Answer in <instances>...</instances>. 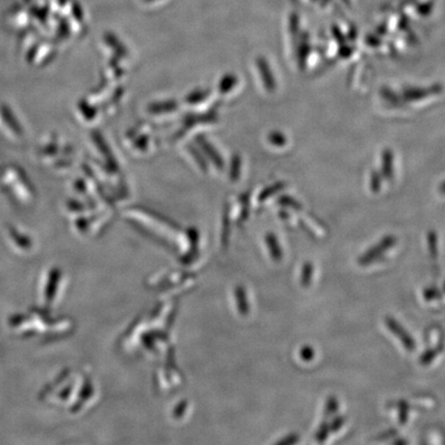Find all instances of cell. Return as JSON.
I'll use <instances>...</instances> for the list:
<instances>
[{
  "label": "cell",
  "instance_id": "obj_1",
  "mask_svg": "<svg viewBox=\"0 0 445 445\" xmlns=\"http://www.w3.org/2000/svg\"><path fill=\"white\" fill-rule=\"evenodd\" d=\"M396 242H397V240H396L394 236H385L381 242L375 244L372 248H369L364 255H362V256L358 258V264L362 265V266H366V265H369L370 263L379 260V259L383 256V253L390 250V248L396 244Z\"/></svg>",
  "mask_w": 445,
  "mask_h": 445
},
{
  "label": "cell",
  "instance_id": "obj_2",
  "mask_svg": "<svg viewBox=\"0 0 445 445\" xmlns=\"http://www.w3.org/2000/svg\"><path fill=\"white\" fill-rule=\"evenodd\" d=\"M385 325H387L388 328L390 329L392 333H393L395 336L398 337V339L402 343V345H404L405 349L408 352H413L417 347V343H415V339L410 336L408 332L403 328L402 326L397 322V320H394L393 318H390L388 316L385 318Z\"/></svg>",
  "mask_w": 445,
  "mask_h": 445
},
{
  "label": "cell",
  "instance_id": "obj_3",
  "mask_svg": "<svg viewBox=\"0 0 445 445\" xmlns=\"http://www.w3.org/2000/svg\"><path fill=\"white\" fill-rule=\"evenodd\" d=\"M442 349H444V345H440L439 347H436V349H427V351L421 355V358H419V362L423 365L430 364Z\"/></svg>",
  "mask_w": 445,
  "mask_h": 445
},
{
  "label": "cell",
  "instance_id": "obj_4",
  "mask_svg": "<svg viewBox=\"0 0 445 445\" xmlns=\"http://www.w3.org/2000/svg\"><path fill=\"white\" fill-rule=\"evenodd\" d=\"M312 275H314V266L311 263L307 262L303 265L302 273H301V284L303 287H309L311 284Z\"/></svg>",
  "mask_w": 445,
  "mask_h": 445
},
{
  "label": "cell",
  "instance_id": "obj_5",
  "mask_svg": "<svg viewBox=\"0 0 445 445\" xmlns=\"http://www.w3.org/2000/svg\"><path fill=\"white\" fill-rule=\"evenodd\" d=\"M339 409V403L335 397L328 398L326 406H325V417H331L337 412Z\"/></svg>",
  "mask_w": 445,
  "mask_h": 445
},
{
  "label": "cell",
  "instance_id": "obj_6",
  "mask_svg": "<svg viewBox=\"0 0 445 445\" xmlns=\"http://www.w3.org/2000/svg\"><path fill=\"white\" fill-rule=\"evenodd\" d=\"M330 433L328 421H324V423L320 426V428H318V432H316V439L318 440V442H324Z\"/></svg>",
  "mask_w": 445,
  "mask_h": 445
},
{
  "label": "cell",
  "instance_id": "obj_7",
  "mask_svg": "<svg viewBox=\"0 0 445 445\" xmlns=\"http://www.w3.org/2000/svg\"><path fill=\"white\" fill-rule=\"evenodd\" d=\"M424 297H425L426 300L432 301L442 298V294L437 288L431 287V288L426 289L425 292H424Z\"/></svg>",
  "mask_w": 445,
  "mask_h": 445
},
{
  "label": "cell",
  "instance_id": "obj_8",
  "mask_svg": "<svg viewBox=\"0 0 445 445\" xmlns=\"http://www.w3.org/2000/svg\"><path fill=\"white\" fill-rule=\"evenodd\" d=\"M268 244H269L270 250H271L272 257H273L275 260H280V259L282 258V251L278 248L275 238L270 237L269 239H268Z\"/></svg>",
  "mask_w": 445,
  "mask_h": 445
},
{
  "label": "cell",
  "instance_id": "obj_9",
  "mask_svg": "<svg viewBox=\"0 0 445 445\" xmlns=\"http://www.w3.org/2000/svg\"><path fill=\"white\" fill-rule=\"evenodd\" d=\"M428 238H429V248L431 256L433 257V258H436L438 254L437 237H436V234L434 233V232H431L429 236H428Z\"/></svg>",
  "mask_w": 445,
  "mask_h": 445
},
{
  "label": "cell",
  "instance_id": "obj_10",
  "mask_svg": "<svg viewBox=\"0 0 445 445\" xmlns=\"http://www.w3.org/2000/svg\"><path fill=\"white\" fill-rule=\"evenodd\" d=\"M343 424H345V417H337L329 424V428H330V432H336L343 427Z\"/></svg>",
  "mask_w": 445,
  "mask_h": 445
},
{
  "label": "cell",
  "instance_id": "obj_11",
  "mask_svg": "<svg viewBox=\"0 0 445 445\" xmlns=\"http://www.w3.org/2000/svg\"><path fill=\"white\" fill-rule=\"evenodd\" d=\"M300 356L303 361H307V362H309V361H311L312 358H314V349H311V347H309V345H307V347H303L302 349H301Z\"/></svg>",
  "mask_w": 445,
  "mask_h": 445
},
{
  "label": "cell",
  "instance_id": "obj_12",
  "mask_svg": "<svg viewBox=\"0 0 445 445\" xmlns=\"http://www.w3.org/2000/svg\"><path fill=\"white\" fill-rule=\"evenodd\" d=\"M407 415H408V407H407L406 403H401L399 415L401 425H404L406 423Z\"/></svg>",
  "mask_w": 445,
  "mask_h": 445
},
{
  "label": "cell",
  "instance_id": "obj_13",
  "mask_svg": "<svg viewBox=\"0 0 445 445\" xmlns=\"http://www.w3.org/2000/svg\"><path fill=\"white\" fill-rule=\"evenodd\" d=\"M299 442V437L298 435H295V434H293V435L288 436V437L284 438V440H282V442H278L280 444H296V442Z\"/></svg>",
  "mask_w": 445,
  "mask_h": 445
},
{
  "label": "cell",
  "instance_id": "obj_14",
  "mask_svg": "<svg viewBox=\"0 0 445 445\" xmlns=\"http://www.w3.org/2000/svg\"><path fill=\"white\" fill-rule=\"evenodd\" d=\"M397 434V431H395V430H390V431L385 432L383 435H381V437H379V439L383 440V439H387V438L389 437H393L394 435H396Z\"/></svg>",
  "mask_w": 445,
  "mask_h": 445
},
{
  "label": "cell",
  "instance_id": "obj_15",
  "mask_svg": "<svg viewBox=\"0 0 445 445\" xmlns=\"http://www.w3.org/2000/svg\"><path fill=\"white\" fill-rule=\"evenodd\" d=\"M396 444H406L407 442H404V440H399V442H395Z\"/></svg>",
  "mask_w": 445,
  "mask_h": 445
},
{
  "label": "cell",
  "instance_id": "obj_16",
  "mask_svg": "<svg viewBox=\"0 0 445 445\" xmlns=\"http://www.w3.org/2000/svg\"><path fill=\"white\" fill-rule=\"evenodd\" d=\"M22 2H31V1H37V0H21Z\"/></svg>",
  "mask_w": 445,
  "mask_h": 445
},
{
  "label": "cell",
  "instance_id": "obj_17",
  "mask_svg": "<svg viewBox=\"0 0 445 445\" xmlns=\"http://www.w3.org/2000/svg\"><path fill=\"white\" fill-rule=\"evenodd\" d=\"M444 292H445V282H444Z\"/></svg>",
  "mask_w": 445,
  "mask_h": 445
}]
</instances>
